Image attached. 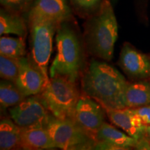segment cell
I'll return each instance as SVG.
<instances>
[{
  "label": "cell",
  "mask_w": 150,
  "mask_h": 150,
  "mask_svg": "<svg viewBox=\"0 0 150 150\" xmlns=\"http://www.w3.org/2000/svg\"><path fill=\"white\" fill-rule=\"evenodd\" d=\"M117 32V22L111 4L108 0H104L88 35V44L92 53L110 61L113 56Z\"/></svg>",
  "instance_id": "2"
},
{
  "label": "cell",
  "mask_w": 150,
  "mask_h": 150,
  "mask_svg": "<svg viewBox=\"0 0 150 150\" xmlns=\"http://www.w3.org/2000/svg\"><path fill=\"white\" fill-rule=\"evenodd\" d=\"M49 80L38 69L31 59H20V72L16 84L26 97L40 94Z\"/></svg>",
  "instance_id": "9"
},
{
  "label": "cell",
  "mask_w": 150,
  "mask_h": 150,
  "mask_svg": "<svg viewBox=\"0 0 150 150\" xmlns=\"http://www.w3.org/2000/svg\"><path fill=\"white\" fill-rule=\"evenodd\" d=\"M46 129L55 148L61 149H91L95 141L72 120L50 116Z\"/></svg>",
  "instance_id": "5"
},
{
  "label": "cell",
  "mask_w": 150,
  "mask_h": 150,
  "mask_svg": "<svg viewBox=\"0 0 150 150\" xmlns=\"http://www.w3.org/2000/svg\"><path fill=\"white\" fill-rule=\"evenodd\" d=\"M31 31V60L49 80L47 67L52 52L53 37L59 24L48 20L29 21Z\"/></svg>",
  "instance_id": "6"
},
{
  "label": "cell",
  "mask_w": 150,
  "mask_h": 150,
  "mask_svg": "<svg viewBox=\"0 0 150 150\" xmlns=\"http://www.w3.org/2000/svg\"><path fill=\"white\" fill-rule=\"evenodd\" d=\"M105 110L112 123L122 129L129 136L137 140L147 137L146 134L147 125L144 123L134 108H105Z\"/></svg>",
  "instance_id": "10"
},
{
  "label": "cell",
  "mask_w": 150,
  "mask_h": 150,
  "mask_svg": "<svg viewBox=\"0 0 150 150\" xmlns=\"http://www.w3.org/2000/svg\"><path fill=\"white\" fill-rule=\"evenodd\" d=\"M95 140L104 142L115 146L117 149H127L136 147L138 140L128 134L117 130L112 125L104 122L97 133Z\"/></svg>",
  "instance_id": "14"
},
{
  "label": "cell",
  "mask_w": 150,
  "mask_h": 150,
  "mask_svg": "<svg viewBox=\"0 0 150 150\" xmlns=\"http://www.w3.org/2000/svg\"><path fill=\"white\" fill-rule=\"evenodd\" d=\"M56 43V54L50 69V77L62 76L75 83L81 65L79 40L72 29L61 24L58 28Z\"/></svg>",
  "instance_id": "3"
},
{
  "label": "cell",
  "mask_w": 150,
  "mask_h": 150,
  "mask_svg": "<svg viewBox=\"0 0 150 150\" xmlns=\"http://www.w3.org/2000/svg\"><path fill=\"white\" fill-rule=\"evenodd\" d=\"M135 112L147 125H150V104L134 108Z\"/></svg>",
  "instance_id": "21"
},
{
  "label": "cell",
  "mask_w": 150,
  "mask_h": 150,
  "mask_svg": "<svg viewBox=\"0 0 150 150\" xmlns=\"http://www.w3.org/2000/svg\"><path fill=\"white\" fill-rule=\"evenodd\" d=\"M27 27L24 20L20 16L1 11L0 14V35L14 34L24 36Z\"/></svg>",
  "instance_id": "18"
},
{
  "label": "cell",
  "mask_w": 150,
  "mask_h": 150,
  "mask_svg": "<svg viewBox=\"0 0 150 150\" xmlns=\"http://www.w3.org/2000/svg\"><path fill=\"white\" fill-rule=\"evenodd\" d=\"M40 97H27L9 108L11 119L22 129L46 127L50 116Z\"/></svg>",
  "instance_id": "7"
},
{
  "label": "cell",
  "mask_w": 150,
  "mask_h": 150,
  "mask_svg": "<svg viewBox=\"0 0 150 150\" xmlns=\"http://www.w3.org/2000/svg\"><path fill=\"white\" fill-rule=\"evenodd\" d=\"M20 148L23 149H50L55 148L46 127L22 129Z\"/></svg>",
  "instance_id": "13"
},
{
  "label": "cell",
  "mask_w": 150,
  "mask_h": 150,
  "mask_svg": "<svg viewBox=\"0 0 150 150\" xmlns=\"http://www.w3.org/2000/svg\"><path fill=\"white\" fill-rule=\"evenodd\" d=\"M146 134L148 138H150V125H147L146 127Z\"/></svg>",
  "instance_id": "24"
},
{
  "label": "cell",
  "mask_w": 150,
  "mask_h": 150,
  "mask_svg": "<svg viewBox=\"0 0 150 150\" xmlns=\"http://www.w3.org/2000/svg\"><path fill=\"white\" fill-rule=\"evenodd\" d=\"M39 97L54 117L74 121L75 108L80 97L74 82L62 76L50 77Z\"/></svg>",
  "instance_id": "4"
},
{
  "label": "cell",
  "mask_w": 150,
  "mask_h": 150,
  "mask_svg": "<svg viewBox=\"0 0 150 150\" xmlns=\"http://www.w3.org/2000/svg\"><path fill=\"white\" fill-rule=\"evenodd\" d=\"M26 47L23 37L1 36L0 38V55L20 59L25 56Z\"/></svg>",
  "instance_id": "19"
},
{
  "label": "cell",
  "mask_w": 150,
  "mask_h": 150,
  "mask_svg": "<svg viewBox=\"0 0 150 150\" xmlns=\"http://www.w3.org/2000/svg\"><path fill=\"white\" fill-rule=\"evenodd\" d=\"M72 3L80 8L91 9L98 4L101 0H70Z\"/></svg>",
  "instance_id": "23"
},
{
  "label": "cell",
  "mask_w": 150,
  "mask_h": 150,
  "mask_svg": "<svg viewBox=\"0 0 150 150\" xmlns=\"http://www.w3.org/2000/svg\"><path fill=\"white\" fill-rule=\"evenodd\" d=\"M74 121L95 140L97 133L105 122L104 110L99 103L94 101L88 95H82L76 104Z\"/></svg>",
  "instance_id": "8"
},
{
  "label": "cell",
  "mask_w": 150,
  "mask_h": 150,
  "mask_svg": "<svg viewBox=\"0 0 150 150\" xmlns=\"http://www.w3.org/2000/svg\"><path fill=\"white\" fill-rule=\"evenodd\" d=\"M20 72V59L0 56V76L4 80L16 83Z\"/></svg>",
  "instance_id": "20"
},
{
  "label": "cell",
  "mask_w": 150,
  "mask_h": 150,
  "mask_svg": "<svg viewBox=\"0 0 150 150\" xmlns=\"http://www.w3.org/2000/svg\"><path fill=\"white\" fill-rule=\"evenodd\" d=\"M25 95L13 82L3 79L0 84V104L6 109L20 104L26 98Z\"/></svg>",
  "instance_id": "17"
},
{
  "label": "cell",
  "mask_w": 150,
  "mask_h": 150,
  "mask_svg": "<svg viewBox=\"0 0 150 150\" xmlns=\"http://www.w3.org/2000/svg\"><path fill=\"white\" fill-rule=\"evenodd\" d=\"M22 128L12 119L4 117L0 122V149L9 150L20 148Z\"/></svg>",
  "instance_id": "16"
},
{
  "label": "cell",
  "mask_w": 150,
  "mask_h": 150,
  "mask_svg": "<svg viewBox=\"0 0 150 150\" xmlns=\"http://www.w3.org/2000/svg\"><path fill=\"white\" fill-rule=\"evenodd\" d=\"M127 108H136L150 104V81L128 83L125 91Z\"/></svg>",
  "instance_id": "15"
},
{
  "label": "cell",
  "mask_w": 150,
  "mask_h": 150,
  "mask_svg": "<svg viewBox=\"0 0 150 150\" xmlns=\"http://www.w3.org/2000/svg\"><path fill=\"white\" fill-rule=\"evenodd\" d=\"M31 0H1V3L5 6L13 9H20L25 6Z\"/></svg>",
  "instance_id": "22"
},
{
  "label": "cell",
  "mask_w": 150,
  "mask_h": 150,
  "mask_svg": "<svg viewBox=\"0 0 150 150\" xmlns=\"http://www.w3.org/2000/svg\"><path fill=\"white\" fill-rule=\"evenodd\" d=\"M70 9L66 0H36L29 13V20H42L61 24L70 18Z\"/></svg>",
  "instance_id": "12"
},
{
  "label": "cell",
  "mask_w": 150,
  "mask_h": 150,
  "mask_svg": "<svg viewBox=\"0 0 150 150\" xmlns=\"http://www.w3.org/2000/svg\"><path fill=\"white\" fill-rule=\"evenodd\" d=\"M149 144H150V138H149Z\"/></svg>",
  "instance_id": "25"
},
{
  "label": "cell",
  "mask_w": 150,
  "mask_h": 150,
  "mask_svg": "<svg viewBox=\"0 0 150 150\" xmlns=\"http://www.w3.org/2000/svg\"><path fill=\"white\" fill-rule=\"evenodd\" d=\"M128 83L115 67L93 60L84 74L82 86L86 95L95 99L104 109H120L127 108L125 91Z\"/></svg>",
  "instance_id": "1"
},
{
  "label": "cell",
  "mask_w": 150,
  "mask_h": 150,
  "mask_svg": "<svg viewBox=\"0 0 150 150\" xmlns=\"http://www.w3.org/2000/svg\"><path fill=\"white\" fill-rule=\"evenodd\" d=\"M120 65L131 77L136 79L150 78V58L129 45L122 49Z\"/></svg>",
  "instance_id": "11"
}]
</instances>
